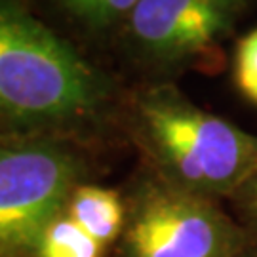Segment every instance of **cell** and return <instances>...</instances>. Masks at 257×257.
Segmentation results:
<instances>
[{"label": "cell", "mask_w": 257, "mask_h": 257, "mask_svg": "<svg viewBox=\"0 0 257 257\" xmlns=\"http://www.w3.org/2000/svg\"><path fill=\"white\" fill-rule=\"evenodd\" d=\"M234 196L238 198V202L242 204L246 213L257 223V168L253 170V174L248 177V181L240 187L238 193Z\"/></svg>", "instance_id": "cell-10"}, {"label": "cell", "mask_w": 257, "mask_h": 257, "mask_svg": "<svg viewBox=\"0 0 257 257\" xmlns=\"http://www.w3.org/2000/svg\"><path fill=\"white\" fill-rule=\"evenodd\" d=\"M139 128L168 183L204 196H234L257 168V136L196 107L174 86L138 97Z\"/></svg>", "instance_id": "cell-2"}, {"label": "cell", "mask_w": 257, "mask_h": 257, "mask_svg": "<svg viewBox=\"0 0 257 257\" xmlns=\"http://www.w3.org/2000/svg\"><path fill=\"white\" fill-rule=\"evenodd\" d=\"M67 208V217L103 248L116 238L124 225V206L118 194L110 189L93 185L76 187Z\"/></svg>", "instance_id": "cell-6"}, {"label": "cell", "mask_w": 257, "mask_h": 257, "mask_svg": "<svg viewBox=\"0 0 257 257\" xmlns=\"http://www.w3.org/2000/svg\"><path fill=\"white\" fill-rule=\"evenodd\" d=\"M246 0H139L126 19L139 54L164 67L213 54L236 27Z\"/></svg>", "instance_id": "cell-5"}, {"label": "cell", "mask_w": 257, "mask_h": 257, "mask_svg": "<svg viewBox=\"0 0 257 257\" xmlns=\"http://www.w3.org/2000/svg\"><path fill=\"white\" fill-rule=\"evenodd\" d=\"M236 257H257V251H253V249H244V251H240Z\"/></svg>", "instance_id": "cell-11"}, {"label": "cell", "mask_w": 257, "mask_h": 257, "mask_svg": "<svg viewBox=\"0 0 257 257\" xmlns=\"http://www.w3.org/2000/svg\"><path fill=\"white\" fill-rule=\"evenodd\" d=\"M73 16L95 29L126 21L139 0H59Z\"/></svg>", "instance_id": "cell-8"}, {"label": "cell", "mask_w": 257, "mask_h": 257, "mask_svg": "<svg viewBox=\"0 0 257 257\" xmlns=\"http://www.w3.org/2000/svg\"><path fill=\"white\" fill-rule=\"evenodd\" d=\"M126 248L130 257H236L246 240L213 200L166 183L139 198Z\"/></svg>", "instance_id": "cell-3"}, {"label": "cell", "mask_w": 257, "mask_h": 257, "mask_svg": "<svg viewBox=\"0 0 257 257\" xmlns=\"http://www.w3.org/2000/svg\"><path fill=\"white\" fill-rule=\"evenodd\" d=\"M40 257H99L103 246L69 217H57L38 242Z\"/></svg>", "instance_id": "cell-7"}, {"label": "cell", "mask_w": 257, "mask_h": 257, "mask_svg": "<svg viewBox=\"0 0 257 257\" xmlns=\"http://www.w3.org/2000/svg\"><path fill=\"white\" fill-rule=\"evenodd\" d=\"M78 168L67 151L31 143L0 151V246H38L67 208Z\"/></svg>", "instance_id": "cell-4"}, {"label": "cell", "mask_w": 257, "mask_h": 257, "mask_svg": "<svg viewBox=\"0 0 257 257\" xmlns=\"http://www.w3.org/2000/svg\"><path fill=\"white\" fill-rule=\"evenodd\" d=\"M234 80L240 92L257 105V29L244 35L236 46Z\"/></svg>", "instance_id": "cell-9"}, {"label": "cell", "mask_w": 257, "mask_h": 257, "mask_svg": "<svg viewBox=\"0 0 257 257\" xmlns=\"http://www.w3.org/2000/svg\"><path fill=\"white\" fill-rule=\"evenodd\" d=\"M109 82L69 42L14 0H0V114L71 122L95 114Z\"/></svg>", "instance_id": "cell-1"}]
</instances>
